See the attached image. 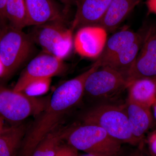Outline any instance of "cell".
<instances>
[{"mask_svg":"<svg viewBox=\"0 0 156 156\" xmlns=\"http://www.w3.org/2000/svg\"><path fill=\"white\" fill-rule=\"evenodd\" d=\"M99 67L95 62L89 69L56 88L44 109L38 115L25 135L17 156H31L41 140L59 126L65 115L83 99L85 82L88 76Z\"/></svg>","mask_w":156,"mask_h":156,"instance_id":"6da1fadb","label":"cell"},{"mask_svg":"<svg viewBox=\"0 0 156 156\" xmlns=\"http://www.w3.org/2000/svg\"><path fill=\"white\" fill-rule=\"evenodd\" d=\"M82 119L83 123L103 128L121 143L138 147L131 133L124 104L111 102L96 103L84 113Z\"/></svg>","mask_w":156,"mask_h":156,"instance_id":"7a4b0ae2","label":"cell"},{"mask_svg":"<svg viewBox=\"0 0 156 156\" xmlns=\"http://www.w3.org/2000/svg\"><path fill=\"white\" fill-rule=\"evenodd\" d=\"M66 143L78 151L98 156H121L122 144L103 128L93 124L82 123L71 126Z\"/></svg>","mask_w":156,"mask_h":156,"instance_id":"3957f363","label":"cell"},{"mask_svg":"<svg viewBox=\"0 0 156 156\" xmlns=\"http://www.w3.org/2000/svg\"><path fill=\"white\" fill-rule=\"evenodd\" d=\"M34 43L28 34L11 26L0 35V58L4 72L2 79L14 74L35 52Z\"/></svg>","mask_w":156,"mask_h":156,"instance_id":"277c9868","label":"cell"},{"mask_svg":"<svg viewBox=\"0 0 156 156\" xmlns=\"http://www.w3.org/2000/svg\"><path fill=\"white\" fill-rule=\"evenodd\" d=\"M73 31L66 27V23L53 22L34 26L28 34L44 53L63 60L73 47Z\"/></svg>","mask_w":156,"mask_h":156,"instance_id":"5b68a950","label":"cell"},{"mask_svg":"<svg viewBox=\"0 0 156 156\" xmlns=\"http://www.w3.org/2000/svg\"><path fill=\"white\" fill-rule=\"evenodd\" d=\"M127 87L126 78L121 73L107 66H101L87 77L84 96L95 101L96 103L111 102L110 100L118 96Z\"/></svg>","mask_w":156,"mask_h":156,"instance_id":"8992f818","label":"cell"},{"mask_svg":"<svg viewBox=\"0 0 156 156\" xmlns=\"http://www.w3.org/2000/svg\"><path fill=\"white\" fill-rule=\"evenodd\" d=\"M48 101L31 97L0 85V117L18 124L31 116L38 115L44 109Z\"/></svg>","mask_w":156,"mask_h":156,"instance_id":"52a82bcc","label":"cell"},{"mask_svg":"<svg viewBox=\"0 0 156 156\" xmlns=\"http://www.w3.org/2000/svg\"><path fill=\"white\" fill-rule=\"evenodd\" d=\"M142 41L134 64L127 74V83L139 78L156 77V22L141 29Z\"/></svg>","mask_w":156,"mask_h":156,"instance_id":"ba28073f","label":"cell"},{"mask_svg":"<svg viewBox=\"0 0 156 156\" xmlns=\"http://www.w3.org/2000/svg\"><path fill=\"white\" fill-rule=\"evenodd\" d=\"M66 68L63 60L44 52L29 62L13 89L16 92H22L31 82L58 75L64 72Z\"/></svg>","mask_w":156,"mask_h":156,"instance_id":"9c48e42d","label":"cell"},{"mask_svg":"<svg viewBox=\"0 0 156 156\" xmlns=\"http://www.w3.org/2000/svg\"><path fill=\"white\" fill-rule=\"evenodd\" d=\"M27 27L48 23L66 22V11L55 0H25Z\"/></svg>","mask_w":156,"mask_h":156,"instance_id":"30bf717a","label":"cell"},{"mask_svg":"<svg viewBox=\"0 0 156 156\" xmlns=\"http://www.w3.org/2000/svg\"><path fill=\"white\" fill-rule=\"evenodd\" d=\"M106 30L98 26H86L79 29L73 40V46L79 55L87 58H98L107 41Z\"/></svg>","mask_w":156,"mask_h":156,"instance_id":"8fae6325","label":"cell"},{"mask_svg":"<svg viewBox=\"0 0 156 156\" xmlns=\"http://www.w3.org/2000/svg\"><path fill=\"white\" fill-rule=\"evenodd\" d=\"M113 0H76V11L72 30L86 26H97Z\"/></svg>","mask_w":156,"mask_h":156,"instance_id":"7c38bea8","label":"cell"},{"mask_svg":"<svg viewBox=\"0 0 156 156\" xmlns=\"http://www.w3.org/2000/svg\"><path fill=\"white\" fill-rule=\"evenodd\" d=\"M131 133L142 148L145 135L154 125V119L151 108L127 99L124 104Z\"/></svg>","mask_w":156,"mask_h":156,"instance_id":"4fadbf2b","label":"cell"},{"mask_svg":"<svg viewBox=\"0 0 156 156\" xmlns=\"http://www.w3.org/2000/svg\"><path fill=\"white\" fill-rule=\"evenodd\" d=\"M141 36V30L137 32L124 29L116 33L107 40L104 49L95 61L100 67Z\"/></svg>","mask_w":156,"mask_h":156,"instance_id":"5bb4252c","label":"cell"},{"mask_svg":"<svg viewBox=\"0 0 156 156\" xmlns=\"http://www.w3.org/2000/svg\"><path fill=\"white\" fill-rule=\"evenodd\" d=\"M128 100L151 108L156 100V77L139 78L128 84Z\"/></svg>","mask_w":156,"mask_h":156,"instance_id":"9a60e30c","label":"cell"},{"mask_svg":"<svg viewBox=\"0 0 156 156\" xmlns=\"http://www.w3.org/2000/svg\"><path fill=\"white\" fill-rule=\"evenodd\" d=\"M141 0H113L97 26L106 31L114 30L126 19Z\"/></svg>","mask_w":156,"mask_h":156,"instance_id":"2e32d148","label":"cell"},{"mask_svg":"<svg viewBox=\"0 0 156 156\" xmlns=\"http://www.w3.org/2000/svg\"><path fill=\"white\" fill-rule=\"evenodd\" d=\"M25 132L24 126L20 123L6 127L0 134V156H17Z\"/></svg>","mask_w":156,"mask_h":156,"instance_id":"e0dca14e","label":"cell"},{"mask_svg":"<svg viewBox=\"0 0 156 156\" xmlns=\"http://www.w3.org/2000/svg\"><path fill=\"white\" fill-rule=\"evenodd\" d=\"M140 30L141 36L138 40L118 53L102 66H107L121 73L126 78L128 72L134 64L141 47L142 33L141 29Z\"/></svg>","mask_w":156,"mask_h":156,"instance_id":"ac0fdd59","label":"cell"},{"mask_svg":"<svg viewBox=\"0 0 156 156\" xmlns=\"http://www.w3.org/2000/svg\"><path fill=\"white\" fill-rule=\"evenodd\" d=\"M69 128L59 125L53 129L39 143L31 156H55L66 140Z\"/></svg>","mask_w":156,"mask_h":156,"instance_id":"d6986e66","label":"cell"},{"mask_svg":"<svg viewBox=\"0 0 156 156\" xmlns=\"http://www.w3.org/2000/svg\"><path fill=\"white\" fill-rule=\"evenodd\" d=\"M6 11L11 26L21 30L27 27L25 0H7Z\"/></svg>","mask_w":156,"mask_h":156,"instance_id":"ffe728a7","label":"cell"},{"mask_svg":"<svg viewBox=\"0 0 156 156\" xmlns=\"http://www.w3.org/2000/svg\"><path fill=\"white\" fill-rule=\"evenodd\" d=\"M51 83V78L36 80L31 82L21 92L31 97H37L48 92Z\"/></svg>","mask_w":156,"mask_h":156,"instance_id":"44dd1931","label":"cell"},{"mask_svg":"<svg viewBox=\"0 0 156 156\" xmlns=\"http://www.w3.org/2000/svg\"><path fill=\"white\" fill-rule=\"evenodd\" d=\"M55 156H78V151L66 143L62 144Z\"/></svg>","mask_w":156,"mask_h":156,"instance_id":"7402d4cb","label":"cell"},{"mask_svg":"<svg viewBox=\"0 0 156 156\" xmlns=\"http://www.w3.org/2000/svg\"><path fill=\"white\" fill-rule=\"evenodd\" d=\"M146 142L151 156H156V128L148 134Z\"/></svg>","mask_w":156,"mask_h":156,"instance_id":"603a6c76","label":"cell"},{"mask_svg":"<svg viewBox=\"0 0 156 156\" xmlns=\"http://www.w3.org/2000/svg\"><path fill=\"white\" fill-rule=\"evenodd\" d=\"M7 0H0V22L5 23L7 21L6 16V5Z\"/></svg>","mask_w":156,"mask_h":156,"instance_id":"cb8c5ba5","label":"cell"},{"mask_svg":"<svg viewBox=\"0 0 156 156\" xmlns=\"http://www.w3.org/2000/svg\"><path fill=\"white\" fill-rule=\"evenodd\" d=\"M146 5L149 13L156 15V0H147Z\"/></svg>","mask_w":156,"mask_h":156,"instance_id":"d4e9b609","label":"cell"},{"mask_svg":"<svg viewBox=\"0 0 156 156\" xmlns=\"http://www.w3.org/2000/svg\"><path fill=\"white\" fill-rule=\"evenodd\" d=\"M64 5V9L67 11L71 6L76 5V0H59Z\"/></svg>","mask_w":156,"mask_h":156,"instance_id":"484cf974","label":"cell"},{"mask_svg":"<svg viewBox=\"0 0 156 156\" xmlns=\"http://www.w3.org/2000/svg\"><path fill=\"white\" fill-rule=\"evenodd\" d=\"M128 156H145L142 152V149L138 147L133 151Z\"/></svg>","mask_w":156,"mask_h":156,"instance_id":"4316f807","label":"cell"},{"mask_svg":"<svg viewBox=\"0 0 156 156\" xmlns=\"http://www.w3.org/2000/svg\"><path fill=\"white\" fill-rule=\"evenodd\" d=\"M5 120L2 117H0V134L4 130L6 127L5 126Z\"/></svg>","mask_w":156,"mask_h":156,"instance_id":"83f0119b","label":"cell"},{"mask_svg":"<svg viewBox=\"0 0 156 156\" xmlns=\"http://www.w3.org/2000/svg\"><path fill=\"white\" fill-rule=\"evenodd\" d=\"M151 108H152L153 112V116L154 119L156 121V100L155 102H154Z\"/></svg>","mask_w":156,"mask_h":156,"instance_id":"f1b7e54d","label":"cell"},{"mask_svg":"<svg viewBox=\"0 0 156 156\" xmlns=\"http://www.w3.org/2000/svg\"><path fill=\"white\" fill-rule=\"evenodd\" d=\"M3 72H4V68H3V64L1 61V58H0V79L2 77Z\"/></svg>","mask_w":156,"mask_h":156,"instance_id":"f546056e","label":"cell"},{"mask_svg":"<svg viewBox=\"0 0 156 156\" xmlns=\"http://www.w3.org/2000/svg\"><path fill=\"white\" fill-rule=\"evenodd\" d=\"M80 156H98L92 154L86 153V154H84Z\"/></svg>","mask_w":156,"mask_h":156,"instance_id":"4dcf8cb0","label":"cell"}]
</instances>
